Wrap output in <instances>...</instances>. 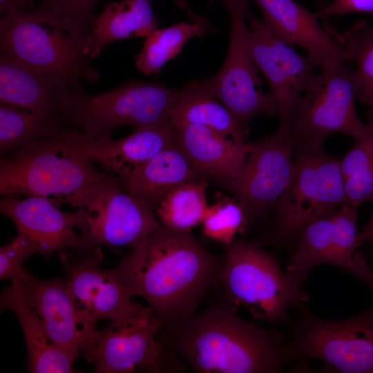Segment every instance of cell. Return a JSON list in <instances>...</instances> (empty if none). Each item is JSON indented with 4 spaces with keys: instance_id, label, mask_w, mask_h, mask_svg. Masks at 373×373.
<instances>
[{
    "instance_id": "8fae6325",
    "label": "cell",
    "mask_w": 373,
    "mask_h": 373,
    "mask_svg": "<svg viewBox=\"0 0 373 373\" xmlns=\"http://www.w3.org/2000/svg\"><path fill=\"white\" fill-rule=\"evenodd\" d=\"M247 146L238 173L218 183L233 195L251 222L274 209L289 182L296 146L290 124L279 122L274 134Z\"/></svg>"
},
{
    "instance_id": "cb8c5ba5",
    "label": "cell",
    "mask_w": 373,
    "mask_h": 373,
    "mask_svg": "<svg viewBox=\"0 0 373 373\" xmlns=\"http://www.w3.org/2000/svg\"><path fill=\"white\" fill-rule=\"evenodd\" d=\"M1 309H9L19 319L26 342V369L32 373H73L79 352L66 350L49 339L40 317L30 306L21 279L12 280L1 294Z\"/></svg>"
},
{
    "instance_id": "1f68e13d",
    "label": "cell",
    "mask_w": 373,
    "mask_h": 373,
    "mask_svg": "<svg viewBox=\"0 0 373 373\" xmlns=\"http://www.w3.org/2000/svg\"><path fill=\"white\" fill-rule=\"evenodd\" d=\"M220 198L208 207L201 223L202 231L207 238L227 246L236 240V234L249 221L244 208L235 198Z\"/></svg>"
},
{
    "instance_id": "e0dca14e",
    "label": "cell",
    "mask_w": 373,
    "mask_h": 373,
    "mask_svg": "<svg viewBox=\"0 0 373 373\" xmlns=\"http://www.w3.org/2000/svg\"><path fill=\"white\" fill-rule=\"evenodd\" d=\"M21 280L27 299L41 319L50 341L82 354L90 349L97 332L96 323L78 304L66 280H41L28 271Z\"/></svg>"
},
{
    "instance_id": "60d3db41",
    "label": "cell",
    "mask_w": 373,
    "mask_h": 373,
    "mask_svg": "<svg viewBox=\"0 0 373 373\" xmlns=\"http://www.w3.org/2000/svg\"><path fill=\"white\" fill-rule=\"evenodd\" d=\"M367 286L373 290V279L371 280V282L367 285Z\"/></svg>"
},
{
    "instance_id": "836d02e7",
    "label": "cell",
    "mask_w": 373,
    "mask_h": 373,
    "mask_svg": "<svg viewBox=\"0 0 373 373\" xmlns=\"http://www.w3.org/2000/svg\"><path fill=\"white\" fill-rule=\"evenodd\" d=\"M41 2L86 35L90 30L99 0H35Z\"/></svg>"
},
{
    "instance_id": "83f0119b",
    "label": "cell",
    "mask_w": 373,
    "mask_h": 373,
    "mask_svg": "<svg viewBox=\"0 0 373 373\" xmlns=\"http://www.w3.org/2000/svg\"><path fill=\"white\" fill-rule=\"evenodd\" d=\"M214 30L206 21L180 22L156 29L145 38L141 52L135 55V66L146 77L160 73L162 68L175 58L193 37H202Z\"/></svg>"
},
{
    "instance_id": "3957f363",
    "label": "cell",
    "mask_w": 373,
    "mask_h": 373,
    "mask_svg": "<svg viewBox=\"0 0 373 373\" xmlns=\"http://www.w3.org/2000/svg\"><path fill=\"white\" fill-rule=\"evenodd\" d=\"M73 144L71 127L56 136L28 143L0 159V193L50 197L77 207L106 178Z\"/></svg>"
},
{
    "instance_id": "8992f818",
    "label": "cell",
    "mask_w": 373,
    "mask_h": 373,
    "mask_svg": "<svg viewBox=\"0 0 373 373\" xmlns=\"http://www.w3.org/2000/svg\"><path fill=\"white\" fill-rule=\"evenodd\" d=\"M182 88L129 80L110 90L88 94L71 89V99L61 115L65 125L101 140L112 138L124 126L133 128L170 122Z\"/></svg>"
},
{
    "instance_id": "ac0fdd59",
    "label": "cell",
    "mask_w": 373,
    "mask_h": 373,
    "mask_svg": "<svg viewBox=\"0 0 373 373\" xmlns=\"http://www.w3.org/2000/svg\"><path fill=\"white\" fill-rule=\"evenodd\" d=\"M61 204L50 197L26 195L22 198L19 194H6L0 200V211L15 224L17 233L35 241L41 255L48 259L56 251L84 245L82 237L75 231L85 228L84 209L65 212L59 208Z\"/></svg>"
},
{
    "instance_id": "8d00e7d4",
    "label": "cell",
    "mask_w": 373,
    "mask_h": 373,
    "mask_svg": "<svg viewBox=\"0 0 373 373\" xmlns=\"http://www.w3.org/2000/svg\"><path fill=\"white\" fill-rule=\"evenodd\" d=\"M222 2L229 13L240 12L247 16L251 13L249 6L248 0H219Z\"/></svg>"
},
{
    "instance_id": "ffe728a7",
    "label": "cell",
    "mask_w": 373,
    "mask_h": 373,
    "mask_svg": "<svg viewBox=\"0 0 373 373\" xmlns=\"http://www.w3.org/2000/svg\"><path fill=\"white\" fill-rule=\"evenodd\" d=\"M260 7L264 21L288 44L298 45L321 70L334 69L348 61L314 13L294 0H253Z\"/></svg>"
},
{
    "instance_id": "6da1fadb",
    "label": "cell",
    "mask_w": 373,
    "mask_h": 373,
    "mask_svg": "<svg viewBox=\"0 0 373 373\" xmlns=\"http://www.w3.org/2000/svg\"><path fill=\"white\" fill-rule=\"evenodd\" d=\"M223 260L224 255L209 251L190 232L160 224L116 269L134 296L148 303L162 329L197 312L218 282Z\"/></svg>"
},
{
    "instance_id": "7a4b0ae2",
    "label": "cell",
    "mask_w": 373,
    "mask_h": 373,
    "mask_svg": "<svg viewBox=\"0 0 373 373\" xmlns=\"http://www.w3.org/2000/svg\"><path fill=\"white\" fill-rule=\"evenodd\" d=\"M288 335L242 319L223 301L169 327L159 340L198 373H276L289 362Z\"/></svg>"
},
{
    "instance_id": "9c48e42d",
    "label": "cell",
    "mask_w": 373,
    "mask_h": 373,
    "mask_svg": "<svg viewBox=\"0 0 373 373\" xmlns=\"http://www.w3.org/2000/svg\"><path fill=\"white\" fill-rule=\"evenodd\" d=\"M300 309L287 337L289 362L318 358L323 372L373 373V305L340 321L320 318L303 305Z\"/></svg>"
},
{
    "instance_id": "484cf974",
    "label": "cell",
    "mask_w": 373,
    "mask_h": 373,
    "mask_svg": "<svg viewBox=\"0 0 373 373\" xmlns=\"http://www.w3.org/2000/svg\"><path fill=\"white\" fill-rule=\"evenodd\" d=\"M173 126L198 124L211 128L238 142H245L247 128L217 98L210 94L200 80L190 81L170 117Z\"/></svg>"
},
{
    "instance_id": "7c38bea8",
    "label": "cell",
    "mask_w": 373,
    "mask_h": 373,
    "mask_svg": "<svg viewBox=\"0 0 373 373\" xmlns=\"http://www.w3.org/2000/svg\"><path fill=\"white\" fill-rule=\"evenodd\" d=\"M86 226L81 231L83 248L133 247L154 231L160 223L154 211L122 188L119 178L110 173L79 201Z\"/></svg>"
},
{
    "instance_id": "277c9868",
    "label": "cell",
    "mask_w": 373,
    "mask_h": 373,
    "mask_svg": "<svg viewBox=\"0 0 373 373\" xmlns=\"http://www.w3.org/2000/svg\"><path fill=\"white\" fill-rule=\"evenodd\" d=\"M262 246L245 240L226 246L218 280L222 301L235 309L244 307L256 320L286 322L290 307L309 300L301 287L305 280L283 271L280 260Z\"/></svg>"
},
{
    "instance_id": "9a60e30c",
    "label": "cell",
    "mask_w": 373,
    "mask_h": 373,
    "mask_svg": "<svg viewBox=\"0 0 373 373\" xmlns=\"http://www.w3.org/2000/svg\"><path fill=\"white\" fill-rule=\"evenodd\" d=\"M59 258L70 291L95 323L120 318L140 305L116 268H100L102 247H68L59 251Z\"/></svg>"
},
{
    "instance_id": "f1b7e54d",
    "label": "cell",
    "mask_w": 373,
    "mask_h": 373,
    "mask_svg": "<svg viewBox=\"0 0 373 373\" xmlns=\"http://www.w3.org/2000/svg\"><path fill=\"white\" fill-rule=\"evenodd\" d=\"M364 133L354 139L353 146L341 160L347 202L358 208L373 202V111L365 113Z\"/></svg>"
},
{
    "instance_id": "ab89813d",
    "label": "cell",
    "mask_w": 373,
    "mask_h": 373,
    "mask_svg": "<svg viewBox=\"0 0 373 373\" xmlns=\"http://www.w3.org/2000/svg\"><path fill=\"white\" fill-rule=\"evenodd\" d=\"M316 5L319 7V10H323L325 6V0H314Z\"/></svg>"
},
{
    "instance_id": "74e56055",
    "label": "cell",
    "mask_w": 373,
    "mask_h": 373,
    "mask_svg": "<svg viewBox=\"0 0 373 373\" xmlns=\"http://www.w3.org/2000/svg\"><path fill=\"white\" fill-rule=\"evenodd\" d=\"M373 236V211L367 223L359 231L358 241L361 246Z\"/></svg>"
},
{
    "instance_id": "2e32d148",
    "label": "cell",
    "mask_w": 373,
    "mask_h": 373,
    "mask_svg": "<svg viewBox=\"0 0 373 373\" xmlns=\"http://www.w3.org/2000/svg\"><path fill=\"white\" fill-rule=\"evenodd\" d=\"M247 44L257 67L267 79L279 122L289 123L294 105L316 67L297 53L265 21L250 13Z\"/></svg>"
},
{
    "instance_id": "e575fe53",
    "label": "cell",
    "mask_w": 373,
    "mask_h": 373,
    "mask_svg": "<svg viewBox=\"0 0 373 373\" xmlns=\"http://www.w3.org/2000/svg\"><path fill=\"white\" fill-rule=\"evenodd\" d=\"M352 12L373 15V0H333L317 13L322 18L327 16H343Z\"/></svg>"
},
{
    "instance_id": "7402d4cb",
    "label": "cell",
    "mask_w": 373,
    "mask_h": 373,
    "mask_svg": "<svg viewBox=\"0 0 373 373\" xmlns=\"http://www.w3.org/2000/svg\"><path fill=\"white\" fill-rule=\"evenodd\" d=\"M173 126L175 145L208 180L218 182L238 173L247 153V143L236 142L202 125Z\"/></svg>"
},
{
    "instance_id": "4fadbf2b",
    "label": "cell",
    "mask_w": 373,
    "mask_h": 373,
    "mask_svg": "<svg viewBox=\"0 0 373 373\" xmlns=\"http://www.w3.org/2000/svg\"><path fill=\"white\" fill-rule=\"evenodd\" d=\"M356 209L347 203L307 224L294 239L296 247L286 271L305 280L312 267L331 265L347 269L365 283L373 273L355 253L361 247Z\"/></svg>"
},
{
    "instance_id": "5bb4252c",
    "label": "cell",
    "mask_w": 373,
    "mask_h": 373,
    "mask_svg": "<svg viewBox=\"0 0 373 373\" xmlns=\"http://www.w3.org/2000/svg\"><path fill=\"white\" fill-rule=\"evenodd\" d=\"M229 15V44L225 61L217 73L200 81L249 130V122L255 115H277V113L268 93L261 90L258 69L248 48L247 16L239 12Z\"/></svg>"
},
{
    "instance_id": "f546056e",
    "label": "cell",
    "mask_w": 373,
    "mask_h": 373,
    "mask_svg": "<svg viewBox=\"0 0 373 373\" xmlns=\"http://www.w3.org/2000/svg\"><path fill=\"white\" fill-rule=\"evenodd\" d=\"M323 26L332 39L342 47L352 61L358 83L357 98L373 111V24L365 20L355 22L343 32H338L326 20Z\"/></svg>"
},
{
    "instance_id": "d6a6232c",
    "label": "cell",
    "mask_w": 373,
    "mask_h": 373,
    "mask_svg": "<svg viewBox=\"0 0 373 373\" xmlns=\"http://www.w3.org/2000/svg\"><path fill=\"white\" fill-rule=\"evenodd\" d=\"M33 254H41L39 245L24 233H17L9 244L0 249V278L21 279L27 270L24 260Z\"/></svg>"
},
{
    "instance_id": "30bf717a",
    "label": "cell",
    "mask_w": 373,
    "mask_h": 373,
    "mask_svg": "<svg viewBox=\"0 0 373 373\" xmlns=\"http://www.w3.org/2000/svg\"><path fill=\"white\" fill-rule=\"evenodd\" d=\"M358 83L345 63L312 75L293 108L289 124L296 146H323L333 133L356 139L365 130L355 105ZM295 146V147H296Z\"/></svg>"
},
{
    "instance_id": "4316f807",
    "label": "cell",
    "mask_w": 373,
    "mask_h": 373,
    "mask_svg": "<svg viewBox=\"0 0 373 373\" xmlns=\"http://www.w3.org/2000/svg\"><path fill=\"white\" fill-rule=\"evenodd\" d=\"M64 123L60 114L40 116L26 108L0 102V153L6 154L59 133Z\"/></svg>"
},
{
    "instance_id": "d590c367",
    "label": "cell",
    "mask_w": 373,
    "mask_h": 373,
    "mask_svg": "<svg viewBox=\"0 0 373 373\" xmlns=\"http://www.w3.org/2000/svg\"><path fill=\"white\" fill-rule=\"evenodd\" d=\"M35 0H0V13L27 11L35 9Z\"/></svg>"
},
{
    "instance_id": "603a6c76",
    "label": "cell",
    "mask_w": 373,
    "mask_h": 373,
    "mask_svg": "<svg viewBox=\"0 0 373 373\" xmlns=\"http://www.w3.org/2000/svg\"><path fill=\"white\" fill-rule=\"evenodd\" d=\"M124 190L154 212L168 193L191 181L208 180L174 144L119 178Z\"/></svg>"
},
{
    "instance_id": "52a82bcc",
    "label": "cell",
    "mask_w": 373,
    "mask_h": 373,
    "mask_svg": "<svg viewBox=\"0 0 373 373\" xmlns=\"http://www.w3.org/2000/svg\"><path fill=\"white\" fill-rule=\"evenodd\" d=\"M347 203L341 160L323 146H296L289 182L274 207V238L295 239L307 224Z\"/></svg>"
},
{
    "instance_id": "ba28073f",
    "label": "cell",
    "mask_w": 373,
    "mask_h": 373,
    "mask_svg": "<svg viewBox=\"0 0 373 373\" xmlns=\"http://www.w3.org/2000/svg\"><path fill=\"white\" fill-rule=\"evenodd\" d=\"M161 323L141 304L131 313L97 329L94 343L82 353L99 373H182L186 363L158 338Z\"/></svg>"
},
{
    "instance_id": "4dcf8cb0",
    "label": "cell",
    "mask_w": 373,
    "mask_h": 373,
    "mask_svg": "<svg viewBox=\"0 0 373 373\" xmlns=\"http://www.w3.org/2000/svg\"><path fill=\"white\" fill-rule=\"evenodd\" d=\"M207 180L184 183L173 189L155 209L160 224L171 229L190 232L202 223L209 205L207 202Z\"/></svg>"
},
{
    "instance_id": "b9f144b4",
    "label": "cell",
    "mask_w": 373,
    "mask_h": 373,
    "mask_svg": "<svg viewBox=\"0 0 373 373\" xmlns=\"http://www.w3.org/2000/svg\"><path fill=\"white\" fill-rule=\"evenodd\" d=\"M367 241H369L371 243L373 248V236Z\"/></svg>"
},
{
    "instance_id": "d6986e66",
    "label": "cell",
    "mask_w": 373,
    "mask_h": 373,
    "mask_svg": "<svg viewBox=\"0 0 373 373\" xmlns=\"http://www.w3.org/2000/svg\"><path fill=\"white\" fill-rule=\"evenodd\" d=\"M71 99V88L59 73L0 55V102L50 116L61 113Z\"/></svg>"
},
{
    "instance_id": "d4e9b609",
    "label": "cell",
    "mask_w": 373,
    "mask_h": 373,
    "mask_svg": "<svg viewBox=\"0 0 373 373\" xmlns=\"http://www.w3.org/2000/svg\"><path fill=\"white\" fill-rule=\"evenodd\" d=\"M151 3L152 0H124L104 4L85 35L86 53L94 58L113 42L150 35L158 27Z\"/></svg>"
},
{
    "instance_id": "5b68a950",
    "label": "cell",
    "mask_w": 373,
    "mask_h": 373,
    "mask_svg": "<svg viewBox=\"0 0 373 373\" xmlns=\"http://www.w3.org/2000/svg\"><path fill=\"white\" fill-rule=\"evenodd\" d=\"M1 52L61 75L71 89L94 82L99 71L85 50V35L44 5L13 11L0 19Z\"/></svg>"
},
{
    "instance_id": "44dd1931",
    "label": "cell",
    "mask_w": 373,
    "mask_h": 373,
    "mask_svg": "<svg viewBox=\"0 0 373 373\" xmlns=\"http://www.w3.org/2000/svg\"><path fill=\"white\" fill-rule=\"evenodd\" d=\"M71 137L84 155L99 164L104 172L120 178L174 144L175 131L169 122L133 128L128 136L114 140L96 139L71 126Z\"/></svg>"
},
{
    "instance_id": "f35d334b",
    "label": "cell",
    "mask_w": 373,
    "mask_h": 373,
    "mask_svg": "<svg viewBox=\"0 0 373 373\" xmlns=\"http://www.w3.org/2000/svg\"><path fill=\"white\" fill-rule=\"evenodd\" d=\"M175 4L186 12L188 15L193 21H207L204 17L195 14L191 8L188 6L185 0H173Z\"/></svg>"
}]
</instances>
